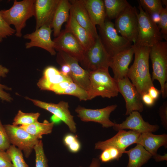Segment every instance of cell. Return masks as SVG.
<instances>
[{"mask_svg": "<svg viewBox=\"0 0 167 167\" xmlns=\"http://www.w3.org/2000/svg\"><path fill=\"white\" fill-rule=\"evenodd\" d=\"M51 118L52 121V122H54V123L61 121L60 119L54 115Z\"/></svg>", "mask_w": 167, "mask_h": 167, "instance_id": "49", "label": "cell"}, {"mask_svg": "<svg viewBox=\"0 0 167 167\" xmlns=\"http://www.w3.org/2000/svg\"><path fill=\"white\" fill-rule=\"evenodd\" d=\"M72 82L65 81L55 84L50 88L49 91H53L57 94L59 92L67 88Z\"/></svg>", "mask_w": 167, "mask_h": 167, "instance_id": "42", "label": "cell"}, {"mask_svg": "<svg viewBox=\"0 0 167 167\" xmlns=\"http://www.w3.org/2000/svg\"><path fill=\"white\" fill-rule=\"evenodd\" d=\"M58 95H69L77 97L80 101L88 100V92L72 82L66 89L59 92Z\"/></svg>", "mask_w": 167, "mask_h": 167, "instance_id": "31", "label": "cell"}, {"mask_svg": "<svg viewBox=\"0 0 167 167\" xmlns=\"http://www.w3.org/2000/svg\"><path fill=\"white\" fill-rule=\"evenodd\" d=\"M134 54V50L131 46L130 48L111 57L109 67L112 69L113 78L116 80L122 79L127 76L129 66L132 60Z\"/></svg>", "mask_w": 167, "mask_h": 167, "instance_id": "19", "label": "cell"}, {"mask_svg": "<svg viewBox=\"0 0 167 167\" xmlns=\"http://www.w3.org/2000/svg\"><path fill=\"white\" fill-rule=\"evenodd\" d=\"M53 41L55 50L63 51L77 59L79 62L82 60L84 50L79 42L70 32L64 29Z\"/></svg>", "mask_w": 167, "mask_h": 167, "instance_id": "13", "label": "cell"}, {"mask_svg": "<svg viewBox=\"0 0 167 167\" xmlns=\"http://www.w3.org/2000/svg\"><path fill=\"white\" fill-rule=\"evenodd\" d=\"M159 113L162 124L166 129L167 128V102H164L159 109Z\"/></svg>", "mask_w": 167, "mask_h": 167, "instance_id": "41", "label": "cell"}, {"mask_svg": "<svg viewBox=\"0 0 167 167\" xmlns=\"http://www.w3.org/2000/svg\"><path fill=\"white\" fill-rule=\"evenodd\" d=\"M71 10L78 23L95 39L99 37L96 26L92 21L82 0H69Z\"/></svg>", "mask_w": 167, "mask_h": 167, "instance_id": "20", "label": "cell"}, {"mask_svg": "<svg viewBox=\"0 0 167 167\" xmlns=\"http://www.w3.org/2000/svg\"><path fill=\"white\" fill-rule=\"evenodd\" d=\"M161 2L162 4L165 5V6H167V0H161Z\"/></svg>", "mask_w": 167, "mask_h": 167, "instance_id": "50", "label": "cell"}, {"mask_svg": "<svg viewBox=\"0 0 167 167\" xmlns=\"http://www.w3.org/2000/svg\"><path fill=\"white\" fill-rule=\"evenodd\" d=\"M128 115L122 123H115L113 127V129L117 131L125 129H130L142 134L155 132L159 128V126L157 125H151L145 122L138 111H133Z\"/></svg>", "mask_w": 167, "mask_h": 167, "instance_id": "18", "label": "cell"}, {"mask_svg": "<svg viewBox=\"0 0 167 167\" xmlns=\"http://www.w3.org/2000/svg\"><path fill=\"white\" fill-rule=\"evenodd\" d=\"M158 26L163 38L166 41L167 39V6L164 8L159 15V21Z\"/></svg>", "mask_w": 167, "mask_h": 167, "instance_id": "37", "label": "cell"}, {"mask_svg": "<svg viewBox=\"0 0 167 167\" xmlns=\"http://www.w3.org/2000/svg\"><path fill=\"white\" fill-rule=\"evenodd\" d=\"M33 149L35 152L36 167H49L41 140H39L34 147Z\"/></svg>", "mask_w": 167, "mask_h": 167, "instance_id": "33", "label": "cell"}, {"mask_svg": "<svg viewBox=\"0 0 167 167\" xmlns=\"http://www.w3.org/2000/svg\"><path fill=\"white\" fill-rule=\"evenodd\" d=\"M14 167H29L24 158L22 151L14 145H11L6 151Z\"/></svg>", "mask_w": 167, "mask_h": 167, "instance_id": "32", "label": "cell"}, {"mask_svg": "<svg viewBox=\"0 0 167 167\" xmlns=\"http://www.w3.org/2000/svg\"><path fill=\"white\" fill-rule=\"evenodd\" d=\"M138 14L135 7L130 6L115 19L114 24L117 32L134 44L136 43L138 37Z\"/></svg>", "mask_w": 167, "mask_h": 167, "instance_id": "8", "label": "cell"}, {"mask_svg": "<svg viewBox=\"0 0 167 167\" xmlns=\"http://www.w3.org/2000/svg\"><path fill=\"white\" fill-rule=\"evenodd\" d=\"M9 72L8 68L0 64V82L1 78L6 77Z\"/></svg>", "mask_w": 167, "mask_h": 167, "instance_id": "46", "label": "cell"}, {"mask_svg": "<svg viewBox=\"0 0 167 167\" xmlns=\"http://www.w3.org/2000/svg\"><path fill=\"white\" fill-rule=\"evenodd\" d=\"M141 99L144 104L148 106H153L155 101L149 95L148 93L143 94L141 96Z\"/></svg>", "mask_w": 167, "mask_h": 167, "instance_id": "43", "label": "cell"}, {"mask_svg": "<svg viewBox=\"0 0 167 167\" xmlns=\"http://www.w3.org/2000/svg\"><path fill=\"white\" fill-rule=\"evenodd\" d=\"M136 143L141 145L152 156L157 154L160 147L164 146L167 148V135H156L151 132L141 134Z\"/></svg>", "mask_w": 167, "mask_h": 167, "instance_id": "22", "label": "cell"}, {"mask_svg": "<svg viewBox=\"0 0 167 167\" xmlns=\"http://www.w3.org/2000/svg\"><path fill=\"white\" fill-rule=\"evenodd\" d=\"M60 65L61 66L60 71L61 73L64 75L70 77L71 70L69 65L66 63L62 64Z\"/></svg>", "mask_w": 167, "mask_h": 167, "instance_id": "45", "label": "cell"}, {"mask_svg": "<svg viewBox=\"0 0 167 167\" xmlns=\"http://www.w3.org/2000/svg\"><path fill=\"white\" fill-rule=\"evenodd\" d=\"M65 29L74 35L82 46L84 52L92 46L96 39L78 23L71 10Z\"/></svg>", "mask_w": 167, "mask_h": 167, "instance_id": "21", "label": "cell"}, {"mask_svg": "<svg viewBox=\"0 0 167 167\" xmlns=\"http://www.w3.org/2000/svg\"><path fill=\"white\" fill-rule=\"evenodd\" d=\"M0 167H14L11 159L6 151L0 150Z\"/></svg>", "mask_w": 167, "mask_h": 167, "instance_id": "39", "label": "cell"}, {"mask_svg": "<svg viewBox=\"0 0 167 167\" xmlns=\"http://www.w3.org/2000/svg\"><path fill=\"white\" fill-rule=\"evenodd\" d=\"M4 126L11 144L23 151L25 157L28 158L34 147L39 142V139L20 126L9 124L5 125Z\"/></svg>", "mask_w": 167, "mask_h": 167, "instance_id": "9", "label": "cell"}, {"mask_svg": "<svg viewBox=\"0 0 167 167\" xmlns=\"http://www.w3.org/2000/svg\"><path fill=\"white\" fill-rule=\"evenodd\" d=\"M65 81L72 82V80L70 77L64 75L56 67L50 66L45 69L43 76L38 81L37 85L41 90L49 91L52 86Z\"/></svg>", "mask_w": 167, "mask_h": 167, "instance_id": "23", "label": "cell"}, {"mask_svg": "<svg viewBox=\"0 0 167 167\" xmlns=\"http://www.w3.org/2000/svg\"><path fill=\"white\" fill-rule=\"evenodd\" d=\"M60 1V0H35L36 29L43 26L51 28L54 15Z\"/></svg>", "mask_w": 167, "mask_h": 167, "instance_id": "17", "label": "cell"}, {"mask_svg": "<svg viewBox=\"0 0 167 167\" xmlns=\"http://www.w3.org/2000/svg\"><path fill=\"white\" fill-rule=\"evenodd\" d=\"M111 138L104 141H99L95 144V148L101 151L109 147H113L118 149L123 154L125 153L126 149L130 145L136 143L141 134L130 130L126 131L121 130Z\"/></svg>", "mask_w": 167, "mask_h": 167, "instance_id": "15", "label": "cell"}, {"mask_svg": "<svg viewBox=\"0 0 167 167\" xmlns=\"http://www.w3.org/2000/svg\"><path fill=\"white\" fill-rule=\"evenodd\" d=\"M36 106L45 109L59 118L66 125L70 131L75 133L77 131L76 124L69 109L68 102L61 101L57 104L47 103L38 100L26 97Z\"/></svg>", "mask_w": 167, "mask_h": 167, "instance_id": "12", "label": "cell"}, {"mask_svg": "<svg viewBox=\"0 0 167 167\" xmlns=\"http://www.w3.org/2000/svg\"><path fill=\"white\" fill-rule=\"evenodd\" d=\"M71 5L69 0H60L55 12L51 25L53 35L57 37L61 32L63 24L68 20Z\"/></svg>", "mask_w": 167, "mask_h": 167, "instance_id": "25", "label": "cell"}, {"mask_svg": "<svg viewBox=\"0 0 167 167\" xmlns=\"http://www.w3.org/2000/svg\"><path fill=\"white\" fill-rule=\"evenodd\" d=\"M117 107L115 104L101 109H91L79 105L75 111L82 121L97 122L101 124L103 127L108 128L113 127L115 124L110 120L109 117Z\"/></svg>", "mask_w": 167, "mask_h": 167, "instance_id": "11", "label": "cell"}, {"mask_svg": "<svg viewBox=\"0 0 167 167\" xmlns=\"http://www.w3.org/2000/svg\"><path fill=\"white\" fill-rule=\"evenodd\" d=\"M138 2L143 9L152 16L159 15L164 8L161 0H139Z\"/></svg>", "mask_w": 167, "mask_h": 167, "instance_id": "30", "label": "cell"}, {"mask_svg": "<svg viewBox=\"0 0 167 167\" xmlns=\"http://www.w3.org/2000/svg\"><path fill=\"white\" fill-rule=\"evenodd\" d=\"M111 57L107 52L99 37L92 46L84 52L80 62L81 67L90 72L100 68H109Z\"/></svg>", "mask_w": 167, "mask_h": 167, "instance_id": "7", "label": "cell"}, {"mask_svg": "<svg viewBox=\"0 0 167 167\" xmlns=\"http://www.w3.org/2000/svg\"><path fill=\"white\" fill-rule=\"evenodd\" d=\"M11 145L4 125L0 120V150L6 151Z\"/></svg>", "mask_w": 167, "mask_h": 167, "instance_id": "38", "label": "cell"}, {"mask_svg": "<svg viewBox=\"0 0 167 167\" xmlns=\"http://www.w3.org/2000/svg\"><path fill=\"white\" fill-rule=\"evenodd\" d=\"M11 88L0 83V99L2 101L11 102L13 100L10 94L5 91H11Z\"/></svg>", "mask_w": 167, "mask_h": 167, "instance_id": "40", "label": "cell"}, {"mask_svg": "<svg viewBox=\"0 0 167 167\" xmlns=\"http://www.w3.org/2000/svg\"><path fill=\"white\" fill-rule=\"evenodd\" d=\"M106 19H115L126 8L131 6L126 0H103Z\"/></svg>", "mask_w": 167, "mask_h": 167, "instance_id": "28", "label": "cell"}, {"mask_svg": "<svg viewBox=\"0 0 167 167\" xmlns=\"http://www.w3.org/2000/svg\"><path fill=\"white\" fill-rule=\"evenodd\" d=\"M57 61L61 65L68 64L71 69L70 77L72 81L87 92L89 90L90 81L89 72L79 64L78 60L63 52H58Z\"/></svg>", "mask_w": 167, "mask_h": 167, "instance_id": "14", "label": "cell"}, {"mask_svg": "<svg viewBox=\"0 0 167 167\" xmlns=\"http://www.w3.org/2000/svg\"><path fill=\"white\" fill-rule=\"evenodd\" d=\"M119 92L123 96L126 103V115L134 111L142 112L143 106L141 96L127 76L116 80Z\"/></svg>", "mask_w": 167, "mask_h": 167, "instance_id": "10", "label": "cell"}, {"mask_svg": "<svg viewBox=\"0 0 167 167\" xmlns=\"http://www.w3.org/2000/svg\"><path fill=\"white\" fill-rule=\"evenodd\" d=\"M79 167H83L80 166ZM89 167H101V163L99 159L96 158H93Z\"/></svg>", "mask_w": 167, "mask_h": 167, "instance_id": "48", "label": "cell"}, {"mask_svg": "<svg viewBox=\"0 0 167 167\" xmlns=\"http://www.w3.org/2000/svg\"><path fill=\"white\" fill-rule=\"evenodd\" d=\"M99 37L105 49L112 57L130 48L132 43L118 34L114 24L106 19L104 25L98 26Z\"/></svg>", "mask_w": 167, "mask_h": 167, "instance_id": "6", "label": "cell"}, {"mask_svg": "<svg viewBox=\"0 0 167 167\" xmlns=\"http://www.w3.org/2000/svg\"><path fill=\"white\" fill-rule=\"evenodd\" d=\"M148 93L153 99L156 100L158 98L161 92L154 86H152L149 89Z\"/></svg>", "mask_w": 167, "mask_h": 167, "instance_id": "44", "label": "cell"}, {"mask_svg": "<svg viewBox=\"0 0 167 167\" xmlns=\"http://www.w3.org/2000/svg\"><path fill=\"white\" fill-rule=\"evenodd\" d=\"M52 32L50 27L43 26L31 33L25 35L23 37L30 41L25 43V48L27 49L34 47H40L45 50L51 55H55L56 53L54 42L51 37Z\"/></svg>", "mask_w": 167, "mask_h": 167, "instance_id": "16", "label": "cell"}, {"mask_svg": "<svg viewBox=\"0 0 167 167\" xmlns=\"http://www.w3.org/2000/svg\"><path fill=\"white\" fill-rule=\"evenodd\" d=\"M39 113H25L19 110L13 119L12 125L14 126H25L38 122L40 116Z\"/></svg>", "mask_w": 167, "mask_h": 167, "instance_id": "29", "label": "cell"}, {"mask_svg": "<svg viewBox=\"0 0 167 167\" xmlns=\"http://www.w3.org/2000/svg\"><path fill=\"white\" fill-rule=\"evenodd\" d=\"M135 59L129 69L127 76L141 96L148 93L149 89L154 86L149 72V59L150 47L132 45Z\"/></svg>", "mask_w": 167, "mask_h": 167, "instance_id": "1", "label": "cell"}, {"mask_svg": "<svg viewBox=\"0 0 167 167\" xmlns=\"http://www.w3.org/2000/svg\"><path fill=\"white\" fill-rule=\"evenodd\" d=\"M149 57L152 72V80L159 82L162 97L167 96V42L161 41L150 47Z\"/></svg>", "mask_w": 167, "mask_h": 167, "instance_id": "4", "label": "cell"}, {"mask_svg": "<svg viewBox=\"0 0 167 167\" xmlns=\"http://www.w3.org/2000/svg\"><path fill=\"white\" fill-rule=\"evenodd\" d=\"M90 85L88 100L97 96L111 98L118 94L116 80L109 74V68H102L89 72Z\"/></svg>", "mask_w": 167, "mask_h": 167, "instance_id": "2", "label": "cell"}, {"mask_svg": "<svg viewBox=\"0 0 167 167\" xmlns=\"http://www.w3.org/2000/svg\"><path fill=\"white\" fill-rule=\"evenodd\" d=\"M35 0H14L12 6L8 9L0 11V14L10 26L15 27V36H22V30L26 26L27 21L35 16Z\"/></svg>", "mask_w": 167, "mask_h": 167, "instance_id": "3", "label": "cell"}, {"mask_svg": "<svg viewBox=\"0 0 167 167\" xmlns=\"http://www.w3.org/2000/svg\"><path fill=\"white\" fill-rule=\"evenodd\" d=\"M15 32V29L5 21L0 14V43L4 39L12 36Z\"/></svg>", "mask_w": 167, "mask_h": 167, "instance_id": "36", "label": "cell"}, {"mask_svg": "<svg viewBox=\"0 0 167 167\" xmlns=\"http://www.w3.org/2000/svg\"><path fill=\"white\" fill-rule=\"evenodd\" d=\"M152 157L156 162H160L167 160V153H165L164 155H161L157 154Z\"/></svg>", "mask_w": 167, "mask_h": 167, "instance_id": "47", "label": "cell"}, {"mask_svg": "<svg viewBox=\"0 0 167 167\" xmlns=\"http://www.w3.org/2000/svg\"><path fill=\"white\" fill-rule=\"evenodd\" d=\"M54 123L49 122L45 120L42 122L38 121L32 124L20 127L38 139H41L42 135L51 133Z\"/></svg>", "mask_w": 167, "mask_h": 167, "instance_id": "27", "label": "cell"}, {"mask_svg": "<svg viewBox=\"0 0 167 167\" xmlns=\"http://www.w3.org/2000/svg\"><path fill=\"white\" fill-rule=\"evenodd\" d=\"M64 144L71 152L75 153L81 148V144L77 136L72 134H66L64 137Z\"/></svg>", "mask_w": 167, "mask_h": 167, "instance_id": "35", "label": "cell"}, {"mask_svg": "<svg viewBox=\"0 0 167 167\" xmlns=\"http://www.w3.org/2000/svg\"><path fill=\"white\" fill-rule=\"evenodd\" d=\"M92 21L95 26L102 27L106 19L103 0H82Z\"/></svg>", "mask_w": 167, "mask_h": 167, "instance_id": "24", "label": "cell"}, {"mask_svg": "<svg viewBox=\"0 0 167 167\" xmlns=\"http://www.w3.org/2000/svg\"><path fill=\"white\" fill-rule=\"evenodd\" d=\"M138 14V34L136 45L150 47L162 41L163 38L152 17L146 12L139 3Z\"/></svg>", "mask_w": 167, "mask_h": 167, "instance_id": "5", "label": "cell"}, {"mask_svg": "<svg viewBox=\"0 0 167 167\" xmlns=\"http://www.w3.org/2000/svg\"><path fill=\"white\" fill-rule=\"evenodd\" d=\"M123 153L118 149L113 147L107 148L102 151L99 159L103 163H106L115 160H118Z\"/></svg>", "mask_w": 167, "mask_h": 167, "instance_id": "34", "label": "cell"}, {"mask_svg": "<svg viewBox=\"0 0 167 167\" xmlns=\"http://www.w3.org/2000/svg\"><path fill=\"white\" fill-rule=\"evenodd\" d=\"M125 153L127 154L128 157L126 167H141L152 157V156L139 144L126 150Z\"/></svg>", "mask_w": 167, "mask_h": 167, "instance_id": "26", "label": "cell"}]
</instances>
